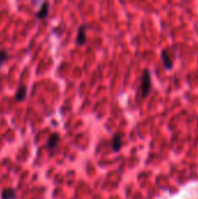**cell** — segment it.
Returning a JSON list of instances; mask_svg holds the SVG:
<instances>
[{
	"instance_id": "1",
	"label": "cell",
	"mask_w": 198,
	"mask_h": 199,
	"mask_svg": "<svg viewBox=\"0 0 198 199\" xmlns=\"http://www.w3.org/2000/svg\"><path fill=\"white\" fill-rule=\"evenodd\" d=\"M152 88V79H150V74L148 70L144 71L142 78H141V85H140V91H141V96L147 97L149 91Z\"/></svg>"
},
{
	"instance_id": "9",
	"label": "cell",
	"mask_w": 198,
	"mask_h": 199,
	"mask_svg": "<svg viewBox=\"0 0 198 199\" xmlns=\"http://www.w3.org/2000/svg\"><path fill=\"white\" fill-rule=\"evenodd\" d=\"M6 57H7V54H6V51L0 50V65H1V64H2V62L6 59Z\"/></svg>"
},
{
	"instance_id": "5",
	"label": "cell",
	"mask_w": 198,
	"mask_h": 199,
	"mask_svg": "<svg viewBox=\"0 0 198 199\" xmlns=\"http://www.w3.org/2000/svg\"><path fill=\"white\" fill-rule=\"evenodd\" d=\"M85 26H81L78 28V32H77V44L78 45H82V44L85 43L86 41V37H85Z\"/></svg>"
},
{
	"instance_id": "8",
	"label": "cell",
	"mask_w": 198,
	"mask_h": 199,
	"mask_svg": "<svg viewBox=\"0 0 198 199\" xmlns=\"http://www.w3.org/2000/svg\"><path fill=\"white\" fill-rule=\"evenodd\" d=\"M1 199H15V191L11 187L4 189L1 191Z\"/></svg>"
},
{
	"instance_id": "4",
	"label": "cell",
	"mask_w": 198,
	"mask_h": 199,
	"mask_svg": "<svg viewBox=\"0 0 198 199\" xmlns=\"http://www.w3.org/2000/svg\"><path fill=\"white\" fill-rule=\"evenodd\" d=\"M58 141H60V135L56 134V133L51 134L49 136V139H48V142H47V148L48 149H54L58 144Z\"/></svg>"
},
{
	"instance_id": "3",
	"label": "cell",
	"mask_w": 198,
	"mask_h": 199,
	"mask_svg": "<svg viewBox=\"0 0 198 199\" xmlns=\"http://www.w3.org/2000/svg\"><path fill=\"white\" fill-rule=\"evenodd\" d=\"M122 146V136L120 133H115L112 138V148L114 151H119Z\"/></svg>"
},
{
	"instance_id": "7",
	"label": "cell",
	"mask_w": 198,
	"mask_h": 199,
	"mask_svg": "<svg viewBox=\"0 0 198 199\" xmlns=\"http://www.w3.org/2000/svg\"><path fill=\"white\" fill-rule=\"evenodd\" d=\"M26 92H27V88L25 85H19V88L16 90L15 93V100L16 101H21L26 98Z\"/></svg>"
},
{
	"instance_id": "6",
	"label": "cell",
	"mask_w": 198,
	"mask_h": 199,
	"mask_svg": "<svg viewBox=\"0 0 198 199\" xmlns=\"http://www.w3.org/2000/svg\"><path fill=\"white\" fill-rule=\"evenodd\" d=\"M48 8H49V4L48 2H43L41 5V7L36 12V18L38 19H45L47 15H48Z\"/></svg>"
},
{
	"instance_id": "2",
	"label": "cell",
	"mask_w": 198,
	"mask_h": 199,
	"mask_svg": "<svg viewBox=\"0 0 198 199\" xmlns=\"http://www.w3.org/2000/svg\"><path fill=\"white\" fill-rule=\"evenodd\" d=\"M168 52H169V50L162 51V62H163V65H164L166 69H171L174 59H173V56L170 54H168Z\"/></svg>"
}]
</instances>
